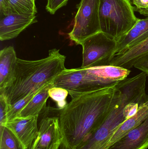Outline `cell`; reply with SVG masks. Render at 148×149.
<instances>
[{
  "label": "cell",
  "instance_id": "7a4b0ae2",
  "mask_svg": "<svg viewBox=\"0 0 148 149\" xmlns=\"http://www.w3.org/2000/svg\"><path fill=\"white\" fill-rule=\"evenodd\" d=\"M66 58L56 49L50 50L48 56L40 60L30 61L17 58L13 79L0 94L5 96L8 106L13 105L31 93L54 82L66 70Z\"/></svg>",
  "mask_w": 148,
  "mask_h": 149
},
{
  "label": "cell",
  "instance_id": "d4e9b609",
  "mask_svg": "<svg viewBox=\"0 0 148 149\" xmlns=\"http://www.w3.org/2000/svg\"><path fill=\"white\" fill-rule=\"evenodd\" d=\"M148 76V54L140 59L134 66Z\"/></svg>",
  "mask_w": 148,
  "mask_h": 149
},
{
  "label": "cell",
  "instance_id": "9a60e30c",
  "mask_svg": "<svg viewBox=\"0 0 148 149\" xmlns=\"http://www.w3.org/2000/svg\"><path fill=\"white\" fill-rule=\"evenodd\" d=\"M53 86L54 82L48 83L43 86L21 110L18 116H39L42 110L46 107L47 100L50 97L49 90Z\"/></svg>",
  "mask_w": 148,
  "mask_h": 149
},
{
  "label": "cell",
  "instance_id": "2e32d148",
  "mask_svg": "<svg viewBox=\"0 0 148 149\" xmlns=\"http://www.w3.org/2000/svg\"><path fill=\"white\" fill-rule=\"evenodd\" d=\"M89 68L99 77L116 81L127 79L131 72L130 70L111 65Z\"/></svg>",
  "mask_w": 148,
  "mask_h": 149
},
{
  "label": "cell",
  "instance_id": "7402d4cb",
  "mask_svg": "<svg viewBox=\"0 0 148 149\" xmlns=\"http://www.w3.org/2000/svg\"><path fill=\"white\" fill-rule=\"evenodd\" d=\"M135 11L148 17V0H129Z\"/></svg>",
  "mask_w": 148,
  "mask_h": 149
},
{
  "label": "cell",
  "instance_id": "8fae6325",
  "mask_svg": "<svg viewBox=\"0 0 148 149\" xmlns=\"http://www.w3.org/2000/svg\"><path fill=\"white\" fill-rule=\"evenodd\" d=\"M148 38V17L145 19L139 18L136 23L127 33L116 39L115 55L132 48Z\"/></svg>",
  "mask_w": 148,
  "mask_h": 149
},
{
  "label": "cell",
  "instance_id": "6da1fadb",
  "mask_svg": "<svg viewBox=\"0 0 148 149\" xmlns=\"http://www.w3.org/2000/svg\"><path fill=\"white\" fill-rule=\"evenodd\" d=\"M115 86L77 95L59 109L61 149H76L103 123L114 104Z\"/></svg>",
  "mask_w": 148,
  "mask_h": 149
},
{
  "label": "cell",
  "instance_id": "4316f807",
  "mask_svg": "<svg viewBox=\"0 0 148 149\" xmlns=\"http://www.w3.org/2000/svg\"><path fill=\"white\" fill-rule=\"evenodd\" d=\"M61 143L62 141L58 142L54 144L49 149H59V148L61 147Z\"/></svg>",
  "mask_w": 148,
  "mask_h": 149
},
{
  "label": "cell",
  "instance_id": "8992f818",
  "mask_svg": "<svg viewBox=\"0 0 148 149\" xmlns=\"http://www.w3.org/2000/svg\"><path fill=\"white\" fill-rule=\"evenodd\" d=\"M100 0H81L74 18L70 39L76 45H81L88 38L101 32L99 17Z\"/></svg>",
  "mask_w": 148,
  "mask_h": 149
},
{
  "label": "cell",
  "instance_id": "5b68a950",
  "mask_svg": "<svg viewBox=\"0 0 148 149\" xmlns=\"http://www.w3.org/2000/svg\"><path fill=\"white\" fill-rule=\"evenodd\" d=\"M83 62L81 68L109 65L115 55L116 39L101 31L85 39L81 45Z\"/></svg>",
  "mask_w": 148,
  "mask_h": 149
},
{
  "label": "cell",
  "instance_id": "cb8c5ba5",
  "mask_svg": "<svg viewBox=\"0 0 148 149\" xmlns=\"http://www.w3.org/2000/svg\"><path fill=\"white\" fill-rule=\"evenodd\" d=\"M140 106V104L136 102H129L125 106L123 112L127 120L136 113Z\"/></svg>",
  "mask_w": 148,
  "mask_h": 149
},
{
  "label": "cell",
  "instance_id": "484cf974",
  "mask_svg": "<svg viewBox=\"0 0 148 149\" xmlns=\"http://www.w3.org/2000/svg\"><path fill=\"white\" fill-rule=\"evenodd\" d=\"M12 13L7 0H0V16Z\"/></svg>",
  "mask_w": 148,
  "mask_h": 149
},
{
  "label": "cell",
  "instance_id": "603a6c76",
  "mask_svg": "<svg viewBox=\"0 0 148 149\" xmlns=\"http://www.w3.org/2000/svg\"><path fill=\"white\" fill-rule=\"evenodd\" d=\"M69 0H47L46 9L51 15H54L59 9L65 6Z\"/></svg>",
  "mask_w": 148,
  "mask_h": 149
},
{
  "label": "cell",
  "instance_id": "ba28073f",
  "mask_svg": "<svg viewBox=\"0 0 148 149\" xmlns=\"http://www.w3.org/2000/svg\"><path fill=\"white\" fill-rule=\"evenodd\" d=\"M62 141L58 116H44L39 124L38 134L30 149H49Z\"/></svg>",
  "mask_w": 148,
  "mask_h": 149
},
{
  "label": "cell",
  "instance_id": "3957f363",
  "mask_svg": "<svg viewBox=\"0 0 148 149\" xmlns=\"http://www.w3.org/2000/svg\"><path fill=\"white\" fill-rule=\"evenodd\" d=\"M146 81V77L140 74L116 84L114 105L108 115L91 136L76 149H106L117 128L127 120L123 112L125 106L130 102L141 106L148 101Z\"/></svg>",
  "mask_w": 148,
  "mask_h": 149
},
{
  "label": "cell",
  "instance_id": "83f0119b",
  "mask_svg": "<svg viewBox=\"0 0 148 149\" xmlns=\"http://www.w3.org/2000/svg\"><path fill=\"white\" fill-rule=\"evenodd\" d=\"M0 149H6V148L2 146H0Z\"/></svg>",
  "mask_w": 148,
  "mask_h": 149
},
{
  "label": "cell",
  "instance_id": "7c38bea8",
  "mask_svg": "<svg viewBox=\"0 0 148 149\" xmlns=\"http://www.w3.org/2000/svg\"><path fill=\"white\" fill-rule=\"evenodd\" d=\"M148 54V38L132 48L114 56L109 65L130 70L135 64Z\"/></svg>",
  "mask_w": 148,
  "mask_h": 149
},
{
  "label": "cell",
  "instance_id": "e0dca14e",
  "mask_svg": "<svg viewBox=\"0 0 148 149\" xmlns=\"http://www.w3.org/2000/svg\"><path fill=\"white\" fill-rule=\"evenodd\" d=\"M11 13L36 15L37 9L35 0H7Z\"/></svg>",
  "mask_w": 148,
  "mask_h": 149
},
{
  "label": "cell",
  "instance_id": "5bb4252c",
  "mask_svg": "<svg viewBox=\"0 0 148 149\" xmlns=\"http://www.w3.org/2000/svg\"><path fill=\"white\" fill-rule=\"evenodd\" d=\"M148 117V101L140 106L136 113L126 120L118 128L111 137L106 149L115 143L129 131L137 127Z\"/></svg>",
  "mask_w": 148,
  "mask_h": 149
},
{
  "label": "cell",
  "instance_id": "4fadbf2b",
  "mask_svg": "<svg viewBox=\"0 0 148 149\" xmlns=\"http://www.w3.org/2000/svg\"><path fill=\"white\" fill-rule=\"evenodd\" d=\"M17 59L15 51L12 46L6 47L0 52V93L12 81Z\"/></svg>",
  "mask_w": 148,
  "mask_h": 149
},
{
  "label": "cell",
  "instance_id": "277c9868",
  "mask_svg": "<svg viewBox=\"0 0 148 149\" xmlns=\"http://www.w3.org/2000/svg\"><path fill=\"white\" fill-rule=\"evenodd\" d=\"M134 7L129 0H100L101 31L116 39L127 33L136 23Z\"/></svg>",
  "mask_w": 148,
  "mask_h": 149
},
{
  "label": "cell",
  "instance_id": "9c48e42d",
  "mask_svg": "<svg viewBox=\"0 0 148 149\" xmlns=\"http://www.w3.org/2000/svg\"><path fill=\"white\" fill-rule=\"evenodd\" d=\"M0 17L1 41L15 38L30 25L37 22L36 15L10 13Z\"/></svg>",
  "mask_w": 148,
  "mask_h": 149
},
{
  "label": "cell",
  "instance_id": "ffe728a7",
  "mask_svg": "<svg viewBox=\"0 0 148 149\" xmlns=\"http://www.w3.org/2000/svg\"><path fill=\"white\" fill-rule=\"evenodd\" d=\"M69 92L66 89L58 87H52L49 92L50 97L56 102L59 109L65 107L67 104V98Z\"/></svg>",
  "mask_w": 148,
  "mask_h": 149
},
{
  "label": "cell",
  "instance_id": "d6986e66",
  "mask_svg": "<svg viewBox=\"0 0 148 149\" xmlns=\"http://www.w3.org/2000/svg\"><path fill=\"white\" fill-rule=\"evenodd\" d=\"M1 145L6 149H24L14 135L5 127L0 134Z\"/></svg>",
  "mask_w": 148,
  "mask_h": 149
},
{
  "label": "cell",
  "instance_id": "52a82bcc",
  "mask_svg": "<svg viewBox=\"0 0 148 149\" xmlns=\"http://www.w3.org/2000/svg\"><path fill=\"white\" fill-rule=\"evenodd\" d=\"M38 116H18L8 121L5 125V127L14 135L24 149L31 148L38 135Z\"/></svg>",
  "mask_w": 148,
  "mask_h": 149
},
{
  "label": "cell",
  "instance_id": "44dd1931",
  "mask_svg": "<svg viewBox=\"0 0 148 149\" xmlns=\"http://www.w3.org/2000/svg\"><path fill=\"white\" fill-rule=\"evenodd\" d=\"M8 104L5 96L0 94V134L2 133L5 128V125L8 122Z\"/></svg>",
  "mask_w": 148,
  "mask_h": 149
},
{
  "label": "cell",
  "instance_id": "ac0fdd59",
  "mask_svg": "<svg viewBox=\"0 0 148 149\" xmlns=\"http://www.w3.org/2000/svg\"><path fill=\"white\" fill-rule=\"evenodd\" d=\"M42 88L37 91L31 93L13 105L8 106V114H7L8 121L15 117H17L21 110L26 107V105L32 100L34 95Z\"/></svg>",
  "mask_w": 148,
  "mask_h": 149
},
{
  "label": "cell",
  "instance_id": "30bf717a",
  "mask_svg": "<svg viewBox=\"0 0 148 149\" xmlns=\"http://www.w3.org/2000/svg\"><path fill=\"white\" fill-rule=\"evenodd\" d=\"M148 148V117L140 126L107 149H146Z\"/></svg>",
  "mask_w": 148,
  "mask_h": 149
}]
</instances>
